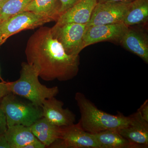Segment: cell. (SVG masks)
<instances>
[{"instance_id": "1", "label": "cell", "mask_w": 148, "mask_h": 148, "mask_svg": "<svg viewBox=\"0 0 148 148\" xmlns=\"http://www.w3.org/2000/svg\"><path fill=\"white\" fill-rule=\"evenodd\" d=\"M25 54L27 63L45 81H67L78 73L79 56L67 54L49 27H40L30 37Z\"/></svg>"}, {"instance_id": "2", "label": "cell", "mask_w": 148, "mask_h": 148, "mask_svg": "<svg viewBox=\"0 0 148 148\" xmlns=\"http://www.w3.org/2000/svg\"><path fill=\"white\" fill-rule=\"evenodd\" d=\"M75 98L80 112L79 123L86 132L95 134L108 130H118L127 126L130 122V116L121 113L113 115L99 110L82 92H77Z\"/></svg>"}, {"instance_id": "3", "label": "cell", "mask_w": 148, "mask_h": 148, "mask_svg": "<svg viewBox=\"0 0 148 148\" xmlns=\"http://www.w3.org/2000/svg\"><path fill=\"white\" fill-rule=\"evenodd\" d=\"M21 66L19 78L15 81L6 82L10 92L40 107L45 100L58 94V86L48 87L40 83L38 72L32 65L24 62Z\"/></svg>"}, {"instance_id": "4", "label": "cell", "mask_w": 148, "mask_h": 148, "mask_svg": "<svg viewBox=\"0 0 148 148\" xmlns=\"http://www.w3.org/2000/svg\"><path fill=\"white\" fill-rule=\"evenodd\" d=\"M0 107L5 114L8 127L16 125L30 127L43 117L41 107L12 92L2 98Z\"/></svg>"}, {"instance_id": "5", "label": "cell", "mask_w": 148, "mask_h": 148, "mask_svg": "<svg viewBox=\"0 0 148 148\" xmlns=\"http://www.w3.org/2000/svg\"><path fill=\"white\" fill-rule=\"evenodd\" d=\"M51 18L24 11L0 22V46L12 35L21 31L34 29L52 21Z\"/></svg>"}, {"instance_id": "6", "label": "cell", "mask_w": 148, "mask_h": 148, "mask_svg": "<svg viewBox=\"0 0 148 148\" xmlns=\"http://www.w3.org/2000/svg\"><path fill=\"white\" fill-rule=\"evenodd\" d=\"M86 24H56L51 28V34L62 45L69 55L79 56L84 49L83 40Z\"/></svg>"}, {"instance_id": "7", "label": "cell", "mask_w": 148, "mask_h": 148, "mask_svg": "<svg viewBox=\"0 0 148 148\" xmlns=\"http://www.w3.org/2000/svg\"><path fill=\"white\" fill-rule=\"evenodd\" d=\"M49 147L100 148V147L93 134L84 130L78 123L61 127L60 138Z\"/></svg>"}, {"instance_id": "8", "label": "cell", "mask_w": 148, "mask_h": 148, "mask_svg": "<svg viewBox=\"0 0 148 148\" xmlns=\"http://www.w3.org/2000/svg\"><path fill=\"white\" fill-rule=\"evenodd\" d=\"M130 3H97L86 27L123 22Z\"/></svg>"}, {"instance_id": "9", "label": "cell", "mask_w": 148, "mask_h": 148, "mask_svg": "<svg viewBox=\"0 0 148 148\" xmlns=\"http://www.w3.org/2000/svg\"><path fill=\"white\" fill-rule=\"evenodd\" d=\"M128 28L123 22L86 27L84 37V48L105 41L120 42Z\"/></svg>"}, {"instance_id": "10", "label": "cell", "mask_w": 148, "mask_h": 148, "mask_svg": "<svg viewBox=\"0 0 148 148\" xmlns=\"http://www.w3.org/2000/svg\"><path fill=\"white\" fill-rule=\"evenodd\" d=\"M64 105L62 101L55 97L46 99L41 106L43 117L58 127H65L74 124L75 115L69 109H64Z\"/></svg>"}, {"instance_id": "11", "label": "cell", "mask_w": 148, "mask_h": 148, "mask_svg": "<svg viewBox=\"0 0 148 148\" xmlns=\"http://www.w3.org/2000/svg\"><path fill=\"white\" fill-rule=\"evenodd\" d=\"M130 116L129 124L118 130L119 132L123 137L139 148L148 147V122L143 119L137 111Z\"/></svg>"}, {"instance_id": "12", "label": "cell", "mask_w": 148, "mask_h": 148, "mask_svg": "<svg viewBox=\"0 0 148 148\" xmlns=\"http://www.w3.org/2000/svg\"><path fill=\"white\" fill-rule=\"evenodd\" d=\"M119 42L125 49L148 64V36L147 32L139 28L129 27Z\"/></svg>"}, {"instance_id": "13", "label": "cell", "mask_w": 148, "mask_h": 148, "mask_svg": "<svg viewBox=\"0 0 148 148\" xmlns=\"http://www.w3.org/2000/svg\"><path fill=\"white\" fill-rule=\"evenodd\" d=\"M96 4V0H80L71 8L61 14L56 24H87Z\"/></svg>"}, {"instance_id": "14", "label": "cell", "mask_w": 148, "mask_h": 148, "mask_svg": "<svg viewBox=\"0 0 148 148\" xmlns=\"http://www.w3.org/2000/svg\"><path fill=\"white\" fill-rule=\"evenodd\" d=\"M30 128L36 138L46 147H50L61 135V127L52 124L43 117L35 122Z\"/></svg>"}, {"instance_id": "15", "label": "cell", "mask_w": 148, "mask_h": 148, "mask_svg": "<svg viewBox=\"0 0 148 148\" xmlns=\"http://www.w3.org/2000/svg\"><path fill=\"white\" fill-rule=\"evenodd\" d=\"M4 135L10 148H24L28 144L38 140L30 127L21 125L8 127Z\"/></svg>"}, {"instance_id": "16", "label": "cell", "mask_w": 148, "mask_h": 148, "mask_svg": "<svg viewBox=\"0 0 148 148\" xmlns=\"http://www.w3.org/2000/svg\"><path fill=\"white\" fill-rule=\"evenodd\" d=\"M93 135L100 148H140L123 137L117 129L108 130Z\"/></svg>"}, {"instance_id": "17", "label": "cell", "mask_w": 148, "mask_h": 148, "mask_svg": "<svg viewBox=\"0 0 148 148\" xmlns=\"http://www.w3.org/2000/svg\"><path fill=\"white\" fill-rule=\"evenodd\" d=\"M148 20V0H134L130 3L123 19L127 27L146 24Z\"/></svg>"}, {"instance_id": "18", "label": "cell", "mask_w": 148, "mask_h": 148, "mask_svg": "<svg viewBox=\"0 0 148 148\" xmlns=\"http://www.w3.org/2000/svg\"><path fill=\"white\" fill-rule=\"evenodd\" d=\"M59 0H32L24 11L46 16L56 21L61 15Z\"/></svg>"}, {"instance_id": "19", "label": "cell", "mask_w": 148, "mask_h": 148, "mask_svg": "<svg viewBox=\"0 0 148 148\" xmlns=\"http://www.w3.org/2000/svg\"><path fill=\"white\" fill-rule=\"evenodd\" d=\"M32 0H5L0 10V22L24 11Z\"/></svg>"}, {"instance_id": "20", "label": "cell", "mask_w": 148, "mask_h": 148, "mask_svg": "<svg viewBox=\"0 0 148 148\" xmlns=\"http://www.w3.org/2000/svg\"><path fill=\"white\" fill-rule=\"evenodd\" d=\"M61 3L60 14H62L69 9L71 8L80 0H59Z\"/></svg>"}, {"instance_id": "21", "label": "cell", "mask_w": 148, "mask_h": 148, "mask_svg": "<svg viewBox=\"0 0 148 148\" xmlns=\"http://www.w3.org/2000/svg\"><path fill=\"white\" fill-rule=\"evenodd\" d=\"M7 128L5 114L0 107V135L4 134Z\"/></svg>"}, {"instance_id": "22", "label": "cell", "mask_w": 148, "mask_h": 148, "mask_svg": "<svg viewBox=\"0 0 148 148\" xmlns=\"http://www.w3.org/2000/svg\"><path fill=\"white\" fill-rule=\"evenodd\" d=\"M137 112L140 113L143 119L148 122V100H146L138 109Z\"/></svg>"}, {"instance_id": "23", "label": "cell", "mask_w": 148, "mask_h": 148, "mask_svg": "<svg viewBox=\"0 0 148 148\" xmlns=\"http://www.w3.org/2000/svg\"><path fill=\"white\" fill-rule=\"evenodd\" d=\"M6 82L4 81L0 82V101L4 96L10 92L8 88Z\"/></svg>"}, {"instance_id": "24", "label": "cell", "mask_w": 148, "mask_h": 148, "mask_svg": "<svg viewBox=\"0 0 148 148\" xmlns=\"http://www.w3.org/2000/svg\"><path fill=\"white\" fill-rule=\"evenodd\" d=\"M0 148H10L4 134L0 135Z\"/></svg>"}, {"instance_id": "25", "label": "cell", "mask_w": 148, "mask_h": 148, "mask_svg": "<svg viewBox=\"0 0 148 148\" xmlns=\"http://www.w3.org/2000/svg\"><path fill=\"white\" fill-rule=\"evenodd\" d=\"M97 3H103L106 2H121L130 3L132 2L134 0H96Z\"/></svg>"}, {"instance_id": "26", "label": "cell", "mask_w": 148, "mask_h": 148, "mask_svg": "<svg viewBox=\"0 0 148 148\" xmlns=\"http://www.w3.org/2000/svg\"><path fill=\"white\" fill-rule=\"evenodd\" d=\"M5 1V0H4V1H3L0 3V10H1V8L2 6L3 3Z\"/></svg>"}, {"instance_id": "27", "label": "cell", "mask_w": 148, "mask_h": 148, "mask_svg": "<svg viewBox=\"0 0 148 148\" xmlns=\"http://www.w3.org/2000/svg\"><path fill=\"white\" fill-rule=\"evenodd\" d=\"M3 1L4 0H0V3L1 2Z\"/></svg>"}, {"instance_id": "28", "label": "cell", "mask_w": 148, "mask_h": 148, "mask_svg": "<svg viewBox=\"0 0 148 148\" xmlns=\"http://www.w3.org/2000/svg\"><path fill=\"white\" fill-rule=\"evenodd\" d=\"M0 79H2L1 77V76H0Z\"/></svg>"}]
</instances>
